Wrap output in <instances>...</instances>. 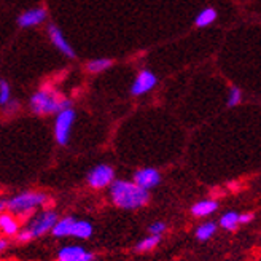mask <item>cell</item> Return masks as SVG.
Here are the masks:
<instances>
[{"label": "cell", "mask_w": 261, "mask_h": 261, "mask_svg": "<svg viewBox=\"0 0 261 261\" xmlns=\"http://www.w3.org/2000/svg\"><path fill=\"white\" fill-rule=\"evenodd\" d=\"M110 196L113 204L121 208H139L148 202V190L127 180H115L110 185Z\"/></svg>", "instance_id": "cell-1"}, {"label": "cell", "mask_w": 261, "mask_h": 261, "mask_svg": "<svg viewBox=\"0 0 261 261\" xmlns=\"http://www.w3.org/2000/svg\"><path fill=\"white\" fill-rule=\"evenodd\" d=\"M158 244H160V236H154V234H151L150 238L142 239V241L136 245V250H137V252H148V250H153Z\"/></svg>", "instance_id": "cell-20"}, {"label": "cell", "mask_w": 261, "mask_h": 261, "mask_svg": "<svg viewBox=\"0 0 261 261\" xmlns=\"http://www.w3.org/2000/svg\"><path fill=\"white\" fill-rule=\"evenodd\" d=\"M29 106L35 115H58L61 110L70 107V100L55 89L42 88L32 94Z\"/></svg>", "instance_id": "cell-2"}, {"label": "cell", "mask_w": 261, "mask_h": 261, "mask_svg": "<svg viewBox=\"0 0 261 261\" xmlns=\"http://www.w3.org/2000/svg\"><path fill=\"white\" fill-rule=\"evenodd\" d=\"M110 67H112V61L106 59V58H97V59H93L86 64V70L89 73H100Z\"/></svg>", "instance_id": "cell-16"}, {"label": "cell", "mask_w": 261, "mask_h": 261, "mask_svg": "<svg viewBox=\"0 0 261 261\" xmlns=\"http://www.w3.org/2000/svg\"><path fill=\"white\" fill-rule=\"evenodd\" d=\"M0 249H2V250H5V249H7V241H5V239L0 241Z\"/></svg>", "instance_id": "cell-26"}, {"label": "cell", "mask_w": 261, "mask_h": 261, "mask_svg": "<svg viewBox=\"0 0 261 261\" xmlns=\"http://www.w3.org/2000/svg\"><path fill=\"white\" fill-rule=\"evenodd\" d=\"M46 202V196L43 193H35V191H24L8 201L7 207L11 214H25L29 211H34L35 207L43 205Z\"/></svg>", "instance_id": "cell-3"}, {"label": "cell", "mask_w": 261, "mask_h": 261, "mask_svg": "<svg viewBox=\"0 0 261 261\" xmlns=\"http://www.w3.org/2000/svg\"><path fill=\"white\" fill-rule=\"evenodd\" d=\"M242 100V91L238 86H232L228 93V107H236Z\"/></svg>", "instance_id": "cell-21"}, {"label": "cell", "mask_w": 261, "mask_h": 261, "mask_svg": "<svg viewBox=\"0 0 261 261\" xmlns=\"http://www.w3.org/2000/svg\"><path fill=\"white\" fill-rule=\"evenodd\" d=\"M164 231H166V225L161 223V221H156V223H153V225L150 226V232L154 234V236H161V234H163Z\"/></svg>", "instance_id": "cell-23"}, {"label": "cell", "mask_w": 261, "mask_h": 261, "mask_svg": "<svg viewBox=\"0 0 261 261\" xmlns=\"http://www.w3.org/2000/svg\"><path fill=\"white\" fill-rule=\"evenodd\" d=\"M75 121V112L69 107L64 109L56 115L55 120V139L59 145H67L70 133H72V126Z\"/></svg>", "instance_id": "cell-4"}, {"label": "cell", "mask_w": 261, "mask_h": 261, "mask_svg": "<svg viewBox=\"0 0 261 261\" xmlns=\"http://www.w3.org/2000/svg\"><path fill=\"white\" fill-rule=\"evenodd\" d=\"M156 83H158V78H156V75L151 70H140L134 83L130 85V94L136 97L147 94L156 86Z\"/></svg>", "instance_id": "cell-7"}, {"label": "cell", "mask_w": 261, "mask_h": 261, "mask_svg": "<svg viewBox=\"0 0 261 261\" xmlns=\"http://www.w3.org/2000/svg\"><path fill=\"white\" fill-rule=\"evenodd\" d=\"M218 204L212 199H204V201H199L196 202L193 207H191V212L194 217H208L211 214H214L217 211Z\"/></svg>", "instance_id": "cell-13"}, {"label": "cell", "mask_w": 261, "mask_h": 261, "mask_svg": "<svg viewBox=\"0 0 261 261\" xmlns=\"http://www.w3.org/2000/svg\"><path fill=\"white\" fill-rule=\"evenodd\" d=\"M217 231V225L212 223V221H208V223H202L201 226H198L196 229V238L199 241H208Z\"/></svg>", "instance_id": "cell-18"}, {"label": "cell", "mask_w": 261, "mask_h": 261, "mask_svg": "<svg viewBox=\"0 0 261 261\" xmlns=\"http://www.w3.org/2000/svg\"><path fill=\"white\" fill-rule=\"evenodd\" d=\"M239 223H241V221H239V214L238 212H226L223 217L220 218L221 228H225L228 231H234L238 228Z\"/></svg>", "instance_id": "cell-17"}, {"label": "cell", "mask_w": 261, "mask_h": 261, "mask_svg": "<svg viewBox=\"0 0 261 261\" xmlns=\"http://www.w3.org/2000/svg\"><path fill=\"white\" fill-rule=\"evenodd\" d=\"M10 100H11L10 85L5 80H0V103H2V107H5Z\"/></svg>", "instance_id": "cell-22"}, {"label": "cell", "mask_w": 261, "mask_h": 261, "mask_svg": "<svg viewBox=\"0 0 261 261\" xmlns=\"http://www.w3.org/2000/svg\"><path fill=\"white\" fill-rule=\"evenodd\" d=\"M34 238V234H32V231L28 228V229H24V231H21L19 234H18V239L21 241V242H28V241H31Z\"/></svg>", "instance_id": "cell-24"}, {"label": "cell", "mask_w": 261, "mask_h": 261, "mask_svg": "<svg viewBox=\"0 0 261 261\" xmlns=\"http://www.w3.org/2000/svg\"><path fill=\"white\" fill-rule=\"evenodd\" d=\"M48 35H49V40H51V43H53V46L58 51H61L64 56L75 58V51H73L72 45L69 43L67 38L64 37V34L61 32V29L58 28V25H55V24L48 25Z\"/></svg>", "instance_id": "cell-8"}, {"label": "cell", "mask_w": 261, "mask_h": 261, "mask_svg": "<svg viewBox=\"0 0 261 261\" xmlns=\"http://www.w3.org/2000/svg\"><path fill=\"white\" fill-rule=\"evenodd\" d=\"M46 19V10L35 7L31 10H25L24 13H21L18 18V25L22 29H29V28H35V25L42 24Z\"/></svg>", "instance_id": "cell-9"}, {"label": "cell", "mask_w": 261, "mask_h": 261, "mask_svg": "<svg viewBox=\"0 0 261 261\" xmlns=\"http://www.w3.org/2000/svg\"><path fill=\"white\" fill-rule=\"evenodd\" d=\"M76 221L73 217H64L61 218L56 226L53 228V232L56 238H67V236H73V232H75V226H76Z\"/></svg>", "instance_id": "cell-12"}, {"label": "cell", "mask_w": 261, "mask_h": 261, "mask_svg": "<svg viewBox=\"0 0 261 261\" xmlns=\"http://www.w3.org/2000/svg\"><path fill=\"white\" fill-rule=\"evenodd\" d=\"M58 259L59 261H93L94 255L85 250L83 247L70 245V247H62L58 252Z\"/></svg>", "instance_id": "cell-11"}, {"label": "cell", "mask_w": 261, "mask_h": 261, "mask_svg": "<svg viewBox=\"0 0 261 261\" xmlns=\"http://www.w3.org/2000/svg\"><path fill=\"white\" fill-rule=\"evenodd\" d=\"M91 234H93V226H91L89 221H83V220H78L76 221V226H75V232L73 236L75 238H80V239H88Z\"/></svg>", "instance_id": "cell-19"}, {"label": "cell", "mask_w": 261, "mask_h": 261, "mask_svg": "<svg viewBox=\"0 0 261 261\" xmlns=\"http://www.w3.org/2000/svg\"><path fill=\"white\" fill-rule=\"evenodd\" d=\"M134 181L142 188L151 190L161 181V175L153 167H143V169H139V171L134 174Z\"/></svg>", "instance_id": "cell-10"}, {"label": "cell", "mask_w": 261, "mask_h": 261, "mask_svg": "<svg viewBox=\"0 0 261 261\" xmlns=\"http://www.w3.org/2000/svg\"><path fill=\"white\" fill-rule=\"evenodd\" d=\"M253 220V215L252 214H244V215H239V221L241 223H249V221Z\"/></svg>", "instance_id": "cell-25"}, {"label": "cell", "mask_w": 261, "mask_h": 261, "mask_svg": "<svg viewBox=\"0 0 261 261\" xmlns=\"http://www.w3.org/2000/svg\"><path fill=\"white\" fill-rule=\"evenodd\" d=\"M115 178V171L109 166V164H99L96 167H93L88 174V184L89 187H93L96 190L110 187L113 184Z\"/></svg>", "instance_id": "cell-5"}, {"label": "cell", "mask_w": 261, "mask_h": 261, "mask_svg": "<svg viewBox=\"0 0 261 261\" xmlns=\"http://www.w3.org/2000/svg\"><path fill=\"white\" fill-rule=\"evenodd\" d=\"M0 229L7 236H15L19 229V223L11 214H2L0 215Z\"/></svg>", "instance_id": "cell-14"}, {"label": "cell", "mask_w": 261, "mask_h": 261, "mask_svg": "<svg viewBox=\"0 0 261 261\" xmlns=\"http://www.w3.org/2000/svg\"><path fill=\"white\" fill-rule=\"evenodd\" d=\"M58 221L59 220H58L56 212H53V211H45V212H42L40 215L35 217L31 221L29 229L32 231L34 238H38V236H42V234H45L48 231H53V228L56 226Z\"/></svg>", "instance_id": "cell-6"}, {"label": "cell", "mask_w": 261, "mask_h": 261, "mask_svg": "<svg viewBox=\"0 0 261 261\" xmlns=\"http://www.w3.org/2000/svg\"><path fill=\"white\" fill-rule=\"evenodd\" d=\"M215 19H217V11L212 7H207V8L201 10L198 15H196L194 24L198 25V28H207V25L214 24Z\"/></svg>", "instance_id": "cell-15"}]
</instances>
